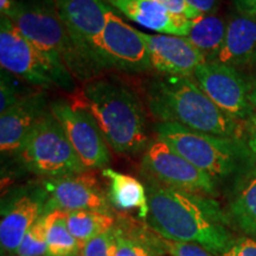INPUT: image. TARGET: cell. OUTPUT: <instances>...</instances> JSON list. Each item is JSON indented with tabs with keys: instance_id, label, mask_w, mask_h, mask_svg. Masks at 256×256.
<instances>
[{
	"instance_id": "cell-1",
	"label": "cell",
	"mask_w": 256,
	"mask_h": 256,
	"mask_svg": "<svg viewBox=\"0 0 256 256\" xmlns=\"http://www.w3.org/2000/svg\"><path fill=\"white\" fill-rule=\"evenodd\" d=\"M144 184L150 206L146 220L160 238L196 243L217 255L235 241L228 217L214 198L166 186L145 174Z\"/></svg>"
},
{
	"instance_id": "cell-2",
	"label": "cell",
	"mask_w": 256,
	"mask_h": 256,
	"mask_svg": "<svg viewBox=\"0 0 256 256\" xmlns=\"http://www.w3.org/2000/svg\"><path fill=\"white\" fill-rule=\"evenodd\" d=\"M150 110L160 122L180 124L188 130L241 140L238 120L220 110L191 76L153 78L146 88Z\"/></svg>"
},
{
	"instance_id": "cell-3",
	"label": "cell",
	"mask_w": 256,
	"mask_h": 256,
	"mask_svg": "<svg viewBox=\"0 0 256 256\" xmlns=\"http://www.w3.org/2000/svg\"><path fill=\"white\" fill-rule=\"evenodd\" d=\"M81 104L88 110L112 150L133 156L145 152L148 142L142 101L118 80H92L82 90Z\"/></svg>"
},
{
	"instance_id": "cell-4",
	"label": "cell",
	"mask_w": 256,
	"mask_h": 256,
	"mask_svg": "<svg viewBox=\"0 0 256 256\" xmlns=\"http://www.w3.org/2000/svg\"><path fill=\"white\" fill-rule=\"evenodd\" d=\"M8 18L60 72L80 81L98 75L74 44L54 0H16Z\"/></svg>"
},
{
	"instance_id": "cell-5",
	"label": "cell",
	"mask_w": 256,
	"mask_h": 256,
	"mask_svg": "<svg viewBox=\"0 0 256 256\" xmlns=\"http://www.w3.org/2000/svg\"><path fill=\"white\" fill-rule=\"evenodd\" d=\"M154 132L158 139L215 179L235 174L252 159L240 139L197 132L172 122H158Z\"/></svg>"
},
{
	"instance_id": "cell-6",
	"label": "cell",
	"mask_w": 256,
	"mask_h": 256,
	"mask_svg": "<svg viewBox=\"0 0 256 256\" xmlns=\"http://www.w3.org/2000/svg\"><path fill=\"white\" fill-rule=\"evenodd\" d=\"M22 166L48 179L86 171L56 118L48 110L17 153Z\"/></svg>"
},
{
	"instance_id": "cell-7",
	"label": "cell",
	"mask_w": 256,
	"mask_h": 256,
	"mask_svg": "<svg viewBox=\"0 0 256 256\" xmlns=\"http://www.w3.org/2000/svg\"><path fill=\"white\" fill-rule=\"evenodd\" d=\"M0 64L2 70L42 89L75 87L72 76L60 72L8 17H0Z\"/></svg>"
},
{
	"instance_id": "cell-8",
	"label": "cell",
	"mask_w": 256,
	"mask_h": 256,
	"mask_svg": "<svg viewBox=\"0 0 256 256\" xmlns=\"http://www.w3.org/2000/svg\"><path fill=\"white\" fill-rule=\"evenodd\" d=\"M49 110L60 124L86 171L107 168L110 162L108 144L87 108L58 98L51 102Z\"/></svg>"
},
{
	"instance_id": "cell-9",
	"label": "cell",
	"mask_w": 256,
	"mask_h": 256,
	"mask_svg": "<svg viewBox=\"0 0 256 256\" xmlns=\"http://www.w3.org/2000/svg\"><path fill=\"white\" fill-rule=\"evenodd\" d=\"M142 165L144 174L166 186L204 196L217 194L215 178L192 165L158 138L147 146Z\"/></svg>"
},
{
	"instance_id": "cell-10",
	"label": "cell",
	"mask_w": 256,
	"mask_h": 256,
	"mask_svg": "<svg viewBox=\"0 0 256 256\" xmlns=\"http://www.w3.org/2000/svg\"><path fill=\"white\" fill-rule=\"evenodd\" d=\"M98 50L104 69H118L130 74L153 69L139 30L128 25L110 5L106 10V25Z\"/></svg>"
},
{
	"instance_id": "cell-11",
	"label": "cell",
	"mask_w": 256,
	"mask_h": 256,
	"mask_svg": "<svg viewBox=\"0 0 256 256\" xmlns=\"http://www.w3.org/2000/svg\"><path fill=\"white\" fill-rule=\"evenodd\" d=\"M194 78L208 98L234 119L248 120L255 113L249 98L250 84L238 68L206 62L196 69Z\"/></svg>"
},
{
	"instance_id": "cell-12",
	"label": "cell",
	"mask_w": 256,
	"mask_h": 256,
	"mask_svg": "<svg viewBox=\"0 0 256 256\" xmlns=\"http://www.w3.org/2000/svg\"><path fill=\"white\" fill-rule=\"evenodd\" d=\"M70 37L83 57L100 74L98 40L106 25L104 0H54Z\"/></svg>"
},
{
	"instance_id": "cell-13",
	"label": "cell",
	"mask_w": 256,
	"mask_h": 256,
	"mask_svg": "<svg viewBox=\"0 0 256 256\" xmlns=\"http://www.w3.org/2000/svg\"><path fill=\"white\" fill-rule=\"evenodd\" d=\"M43 186L48 194L44 215L54 210H98L110 212L108 196L101 190L95 176L88 171L48 179Z\"/></svg>"
},
{
	"instance_id": "cell-14",
	"label": "cell",
	"mask_w": 256,
	"mask_h": 256,
	"mask_svg": "<svg viewBox=\"0 0 256 256\" xmlns=\"http://www.w3.org/2000/svg\"><path fill=\"white\" fill-rule=\"evenodd\" d=\"M48 198L44 186H32L17 192L2 206L0 244L2 252L16 254L34 224L44 215Z\"/></svg>"
},
{
	"instance_id": "cell-15",
	"label": "cell",
	"mask_w": 256,
	"mask_h": 256,
	"mask_svg": "<svg viewBox=\"0 0 256 256\" xmlns=\"http://www.w3.org/2000/svg\"><path fill=\"white\" fill-rule=\"evenodd\" d=\"M139 34L148 50L153 69L162 75L191 76L200 64L206 62L186 37L150 34L142 31Z\"/></svg>"
},
{
	"instance_id": "cell-16",
	"label": "cell",
	"mask_w": 256,
	"mask_h": 256,
	"mask_svg": "<svg viewBox=\"0 0 256 256\" xmlns=\"http://www.w3.org/2000/svg\"><path fill=\"white\" fill-rule=\"evenodd\" d=\"M46 106V95L43 90L28 92L0 114L2 154H17L36 124L49 110Z\"/></svg>"
},
{
	"instance_id": "cell-17",
	"label": "cell",
	"mask_w": 256,
	"mask_h": 256,
	"mask_svg": "<svg viewBox=\"0 0 256 256\" xmlns=\"http://www.w3.org/2000/svg\"><path fill=\"white\" fill-rule=\"evenodd\" d=\"M134 23L162 34L186 37L190 19L170 12L156 0H104Z\"/></svg>"
},
{
	"instance_id": "cell-18",
	"label": "cell",
	"mask_w": 256,
	"mask_h": 256,
	"mask_svg": "<svg viewBox=\"0 0 256 256\" xmlns=\"http://www.w3.org/2000/svg\"><path fill=\"white\" fill-rule=\"evenodd\" d=\"M215 62L238 68L256 63V16L238 11L226 25V40Z\"/></svg>"
},
{
	"instance_id": "cell-19",
	"label": "cell",
	"mask_w": 256,
	"mask_h": 256,
	"mask_svg": "<svg viewBox=\"0 0 256 256\" xmlns=\"http://www.w3.org/2000/svg\"><path fill=\"white\" fill-rule=\"evenodd\" d=\"M102 176L110 182L107 196L110 206L122 211H136L139 218L147 220L150 206L145 184L133 176L121 174L110 168L102 170Z\"/></svg>"
},
{
	"instance_id": "cell-20",
	"label": "cell",
	"mask_w": 256,
	"mask_h": 256,
	"mask_svg": "<svg viewBox=\"0 0 256 256\" xmlns=\"http://www.w3.org/2000/svg\"><path fill=\"white\" fill-rule=\"evenodd\" d=\"M228 20L216 14H200L191 19L186 38L204 56L206 62H215L226 40Z\"/></svg>"
},
{
	"instance_id": "cell-21",
	"label": "cell",
	"mask_w": 256,
	"mask_h": 256,
	"mask_svg": "<svg viewBox=\"0 0 256 256\" xmlns=\"http://www.w3.org/2000/svg\"><path fill=\"white\" fill-rule=\"evenodd\" d=\"M230 214L238 228L256 240V168L246 172L236 185Z\"/></svg>"
},
{
	"instance_id": "cell-22",
	"label": "cell",
	"mask_w": 256,
	"mask_h": 256,
	"mask_svg": "<svg viewBox=\"0 0 256 256\" xmlns=\"http://www.w3.org/2000/svg\"><path fill=\"white\" fill-rule=\"evenodd\" d=\"M66 223L70 232L78 240L82 249L89 240L113 229L115 226V217L106 211H68Z\"/></svg>"
},
{
	"instance_id": "cell-23",
	"label": "cell",
	"mask_w": 256,
	"mask_h": 256,
	"mask_svg": "<svg viewBox=\"0 0 256 256\" xmlns=\"http://www.w3.org/2000/svg\"><path fill=\"white\" fill-rule=\"evenodd\" d=\"M68 211L54 210L44 215L46 224V256H74L81 254V246L66 223Z\"/></svg>"
},
{
	"instance_id": "cell-24",
	"label": "cell",
	"mask_w": 256,
	"mask_h": 256,
	"mask_svg": "<svg viewBox=\"0 0 256 256\" xmlns=\"http://www.w3.org/2000/svg\"><path fill=\"white\" fill-rule=\"evenodd\" d=\"M115 256H160L165 254L160 246V236H139L128 232L115 224Z\"/></svg>"
},
{
	"instance_id": "cell-25",
	"label": "cell",
	"mask_w": 256,
	"mask_h": 256,
	"mask_svg": "<svg viewBox=\"0 0 256 256\" xmlns=\"http://www.w3.org/2000/svg\"><path fill=\"white\" fill-rule=\"evenodd\" d=\"M46 224L43 215L25 235L14 256H46Z\"/></svg>"
},
{
	"instance_id": "cell-26",
	"label": "cell",
	"mask_w": 256,
	"mask_h": 256,
	"mask_svg": "<svg viewBox=\"0 0 256 256\" xmlns=\"http://www.w3.org/2000/svg\"><path fill=\"white\" fill-rule=\"evenodd\" d=\"M82 256H115L114 228L95 236L83 246Z\"/></svg>"
},
{
	"instance_id": "cell-27",
	"label": "cell",
	"mask_w": 256,
	"mask_h": 256,
	"mask_svg": "<svg viewBox=\"0 0 256 256\" xmlns=\"http://www.w3.org/2000/svg\"><path fill=\"white\" fill-rule=\"evenodd\" d=\"M12 76L11 74L2 69V75H0V114L4 113L14 104H17L20 98H23L25 95H28L22 94L17 84L14 82Z\"/></svg>"
},
{
	"instance_id": "cell-28",
	"label": "cell",
	"mask_w": 256,
	"mask_h": 256,
	"mask_svg": "<svg viewBox=\"0 0 256 256\" xmlns=\"http://www.w3.org/2000/svg\"><path fill=\"white\" fill-rule=\"evenodd\" d=\"M160 246L165 254L170 256H215V254L196 243L170 241L160 238Z\"/></svg>"
},
{
	"instance_id": "cell-29",
	"label": "cell",
	"mask_w": 256,
	"mask_h": 256,
	"mask_svg": "<svg viewBox=\"0 0 256 256\" xmlns=\"http://www.w3.org/2000/svg\"><path fill=\"white\" fill-rule=\"evenodd\" d=\"M220 256H256V240L252 238H236Z\"/></svg>"
},
{
	"instance_id": "cell-30",
	"label": "cell",
	"mask_w": 256,
	"mask_h": 256,
	"mask_svg": "<svg viewBox=\"0 0 256 256\" xmlns=\"http://www.w3.org/2000/svg\"><path fill=\"white\" fill-rule=\"evenodd\" d=\"M156 2H158L160 5L164 6L172 14L182 16V17L190 19V20L202 14L197 10L188 5L185 0H156Z\"/></svg>"
},
{
	"instance_id": "cell-31",
	"label": "cell",
	"mask_w": 256,
	"mask_h": 256,
	"mask_svg": "<svg viewBox=\"0 0 256 256\" xmlns=\"http://www.w3.org/2000/svg\"><path fill=\"white\" fill-rule=\"evenodd\" d=\"M185 2L202 14H216L220 6V0H185Z\"/></svg>"
},
{
	"instance_id": "cell-32",
	"label": "cell",
	"mask_w": 256,
	"mask_h": 256,
	"mask_svg": "<svg viewBox=\"0 0 256 256\" xmlns=\"http://www.w3.org/2000/svg\"><path fill=\"white\" fill-rule=\"evenodd\" d=\"M246 134H247V147L249 152L252 159L256 160V112L247 120Z\"/></svg>"
},
{
	"instance_id": "cell-33",
	"label": "cell",
	"mask_w": 256,
	"mask_h": 256,
	"mask_svg": "<svg viewBox=\"0 0 256 256\" xmlns=\"http://www.w3.org/2000/svg\"><path fill=\"white\" fill-rule=\"evenodd\" d=\"M235 2L238 11L256 16V0H235Z\"/></svg>"
},
{
	"instance_id": "cell-34",
	"label": "cell",
	"mask_w": 256,
	"mask_h": 256,
	"mask_svg": "<svg viewBox=\"0 0 256 256\" xmlns=\"http://www.w3.org/2000/svg\"><path fill=\"white\" fill-rule=\"evenodd\" d=\"M16 0H0V14L2 17H10L14 12Z\"/></svg>"
},
{
	"instance_id": "cell-35",
	"label": "cell",
	"mask_w": 256,
	"mask_h": 256,
	"mask_svg": "<svg viewBox=\"0 0 256 256\" xmlns=\"http://www.w3.org/2000/svg\"><path fill=\"white\" fill-rule=\"evenodd\" d=\"M250 84V92H249V98H250V102L254 107V110H256V74L255 76L252 78V80L249 82Z\"/></svg>"
},
{
	"instance_id": "cell-36",
	"label": "cell",
	"mask_w": 256,
	"mask_h": 256,
	"mask_svg": "<svg viewBox=\"0 0 256 256\" xmlns=\"http://www.w3.org/2000/svg\"><path fill=\"white\" fill-rule=\"evenodd\" d=\"M74 256H82L81 254H78V255H74Z\"/></svg>"
}]
</instances>
